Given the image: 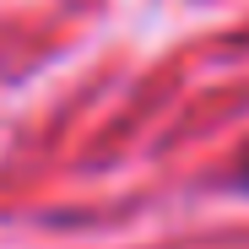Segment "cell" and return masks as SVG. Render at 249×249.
Returning <instances> with one entry per match:
<instances>
[{
	"label": "cell",
	"mask_w": 249,
	"mask_h": 249,
	"mask_svg": "<svg viewBox=\"0 0 249 249\" xmlns=\"http://www.w3.org/2000/svg\"><path fill=\"white\" fill-rule=\"evenodd\" d=\"M233 184H238V190H244V195H249V152H244V157H238V174H233Z\"/></svg>",
	"instance_id": "cell-1"
}]
</instances>
